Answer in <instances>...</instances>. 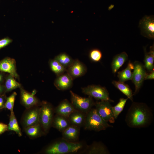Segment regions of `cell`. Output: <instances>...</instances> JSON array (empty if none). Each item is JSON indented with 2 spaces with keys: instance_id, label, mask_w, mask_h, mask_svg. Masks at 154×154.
Wrapping results in <instances>:
<instances>
[{
  "instance_id": "1",
  "label": "cell",
  "mask_w": 154,
  "mask_h": 154,
  "mask_svg": "<svg viewBox=\"0 0 154 154\" xmlns=\"http://www.w3.org/2000/svg\"><path fill=\"white\" fill-rule=\"evenodd\" d=\"M153 116L151 110L146 104L133 102L126 114L125 121L130 127H145L151 123Z\"/></svg>"
},
{
  "instance_id": "2",
  "label": "cell",
  "mask_w": 154,
  "mask_h": 154,
  "mask_svg": "<svg viewBox=\"0 0 154 154\" xmlns=\"http://www.w3.org/2000/svg\"><path fill=\"white\" fill-rule=\"evenodd\" d=\"M83 146L80 142H72L63 138L52 142L43 150L42 153L46 154H66L76 153Z\"/></svg>"
},
{
  "instance_id": "3",
  "label": "cell",
  "mask_w": 154,
  "mask_h": 154,
  "mask_svg": "<svg viewBox=\"0 0 154 154\" xmlns=\"http://www.w3.org/2000/svg\"><path fill=\"white\" fill-rule=\"evenodd\" d=\"M83 127L85 130L99 131L113 126L100 115L95 108H92L86 114Z\"/></svg>"
},
{
  "instance_id": "4",
  "label": "cell",
  "mask_w": 154,
  "mask_h": 154,
  "mask_svg": "<svg viewBox=\"0 0 154 154\" xmlns=\"http://www.w3.org/2000/svg\"><path fill=\"white\" fill-rule=\"evenodd\" d=\"M54 113V109L51 104L46 101H43L41 103L39 122L45 134L48 132L52 127Z\"/></svg>"
},
{
  "instance_id": "5",
  "label": "cell",
  "mask_w": 154,
  "mask_h": 154,
  "mask_svg": "<svg viewBox=\"0 0 154 154\" xmlns=\"http://www.w3.org/2000/svg\"><path fill=\"white\" fill-rule=\"evenodd\" d=\"M71 103L77 110L87 113L94 106L95 103L90 96L84 98L80 96L70 90Z\"/></svg>"
},
{
  "instance_id": "6",
  "label": "cell",
  "mask_w": 154,
  "mask_h": 154,
  "mask_svg": "<svg viewBox=\"0 0 154 154\" xmlns=\"http://www.w3.org/2000/svg\"><path fill=\"white\" fill-rule=\"evenodd\" d=\"M82 92L97 100L114 101L110 99L109 92L106 88L99 85H92L82 88Z\"/></svg>"
},
{
  "instance_id": "7",
  "label": "cell",
  "mask_w": 154,
  "mask_h": 154,
  "mask_svg": "<svg viewBox=\"0 0 154 154\" xmlns=\"http://www.w3.org/2000/svg\"><path fill=\"white\" fill-rule=\"evenodd\" d=\"M134 69L131 80L135 86L133 95L136 94L142 86L147 74L144 65L140 62L135 61L133 63Z\"/></svg>"
},
{
  "instance_id": "8",
  "label": "cell",
  "mask_w": 154,
  "mask_h": 154,
  "mask_svg": "<svg viewBox=\"0 0 154 154\" xmlns=\"http://www.w3.org/2000/svg\"><path fill=\"white\" fill-rule=\"evenodd\" d=\"M40 107L35 106L26 109L23 114L21 123L23 129L27 127L40 124L39 114Z\"/></svg>"
},
{
  "instance_id": "9",
  "label": "cell",
  "mask_w": 154,
  "mask_h": 154,
  "mask_svg": "<svg viewBox=\"0 0 154 154\" xmlns=\"http://www.w3.org/2000/svg\"><path fill=\"white\" fill-rule=\"evenodd\" d=\"M95 109L100 115L106 122L110 123L115 122L112 106L108 100L100 101L95 103Z\"/></svg>"
},
{
  "instance_id": "10",
  "label": "cell",
  "mask_w": 154,
  "mask_h": 154,
  "mask_svg": "<svg viewBox=\"0 0 154 154\" xmlns=\"http://www.w3.org/2000/svg\"><path fill=\"white\" fill-rule=\"evenodd\" d=\"M141 34L149 39L154 38V18L153 16L145 15L139 22Z\"/></svg>"
},
{
  "instance_id": "11",
  "label": "cell",
  "mask_w": 154,
  "mask_h": 154,
  "mask_svg": "<svg viewBox=\"0 0 154 154\" xmlns=\"http://www.w3.org/2000/svg\"><path fill=\"white\" fill-rule=\"evenodd\" d=\"M20 89L21 102L26 109L40 105L41 103L35 96L36 93L35 90L30 93L25 90L22 86Z\"/></svg>"
},
{
  "instance_id": "12",
  "label": "cell",
  "mask_w": 154,
  "mask_h": 154,
  "mask_svg": "<svg viewBox=\"0 0 154 154\" xmlns=\"http://www.w3.org/2000/svg\"><path fill=\"white\" fill-rule=\"evenodd\" d=\"M0 72L8 73L15 78L19 79L16 61L13 58L7 57L0 60Z\"/></svg>"
},
{
  "instance_id": "13",
  "label": "cell",
  "mask_w": 154,
  "mask_h": 154,
  "mask_svg": "<svg viewBox=\"0 0 154 154\" xmlns=\"http://www.w3.org/2000/svg\"><path fill=\"white\" fill-rule=\"evenodd\" d=\"M67 73L73 79L84 75L86 72V66L78 59L74 60L68 68Z\"/></svg>"
},
{
  "instance_id": "14",
  "label": "cell",
  "mask_w": 154,
  "mask_h": 154,
  "mask_svg": "<svg viewBox=\"0 0 154 154\" xmlns=\"http://www.w3.org/2000/svg\"><path fill=\"white\" fill-rule=\"evenodd\" d=\"M73 79L68 73L58 76L54 84L57 89L64 90L70 88L72 86Z\"/></svg>"
},
{
  "instance_id": "15",
  "label": "cell",
  "mask_w": 154,
  "mask_h": 154,
  "mask_svg": "<svg viewBox=\"0 0 154 154\" xmlns=\"http://www.w3.org/2000/svg\"><path fill=\"white\" fill-rule=\"evenodd\" d=\"M82 153L87 154H109L110 152L105 145L100 142L94 141L86 145Z\"/></svg>"
},
{
  "instance_id": "16",
  "label": "cell",
  "mask_w": 154,
  "mask_h": 154,
  "mask_svg": "<svg viewBox=\"0 0 154 154\" xmlns=\"http://www.w3.org/2000/svg\"><path fill=\"white\" fill-rule=\"evenodd\" d=\"M80 127L70 125L62 132V138L70 142H77L80 135Z\"/></svg>"
},
{
  "instance_id": "17",
  "label": "cell",
  "mask_w": 154,
  "mask_h": 154,
  "mask_svg": "<svg viewBox=\"0 0 154 154\" xmlns=\"http://www.w3.org/2000/svg\"><path fill=\"white\" fill-rule=\"evenodd\" d=\"M76 110L71 103L65 99L62 101L54 109V113L67 118L70 114Z\"/></svg>"
},
{
  "instance_id": "18",
  "label": "cell",
  "mask_w": 154,
  "mask_h": 154,
  "mask_svg": "<svg viewBox=\"0 0 154 154\" xmlns=\"http://www.w3.org/2000/svg\"><path fill=\"white\" fill-rule=\"evenodd\" d=\"M86 116V114L76 110L70 114L68 118L70 125L80 127L83 126Z\"/></svg>"
},
{
  "instance_id": "19",
  "label": "cell",
  "mask_w": 154,
  "mask_h": 154,
  "mask_svg": "<svg viewBox=\"0 0 154 154\" xmlns=\"http://www.w3.org/2000/svg\"><path fill=\"white\" fill-rule=\"evenodd\" d=\"M70 125L68 118L56 114L53 117L52 127L62 133Z\"/></svg>"
},
{
  "instance_id": "20",
  "label": "cell",
  "mask_w": 154,
  "mask_h": 154,
  "mask_svg": "<svg viewBox=\"0 0 154 154\" xmlns=\"http://www.w3.org/2000/svg\"><path fill=\"white\" fill-rule=\"evenodd\" d=\"M128 55L125 52L118 54L114 56L111 64L112 72L116 73L118 69L127 60Z\"/></svg>"
},
{
  "instance_id": "21",
  "label": "cell",
  "mask_w": 154,
  "mask_h": 154,
  "mask_svg": "<svg viewBox=\"0 0 154 154\" xmlns=\"http://www.w3.org/2000/svg\"><path fill=\"white\" fill-rule=\"evenodd\" d=\"M145 56L144 65L146 69L149 72L154 70V44L151 46L150 51L147 52L146 48H144Z\"/></svg>"
},
{
  "instance_id": "22",
  "label": "cell",
  "mask_w": 154,
  "mask_h": 154,
  "mask_svg": "<svg viewBox=\"0 0 154 154\" xmlns=\"http://www.w3.org/2000/svg\"><path fill=\"white\" fill-rule=\"evenodd\" d=\"M24 130L31 138H37L45 134L40 124L27 127L24 128Z\"/></svg>"
},
{
  "instance_id": "23",
  "label": "cell",
  "mask_w": 154,
  "mask_h": 154,
  "mask_svg": "<svg viewBox=\"0 0 154 154\" xmlns=\"http://www.w3.org/2000/svg\"><path fill=\"white\" fill-rule=\"evenodd\" d=\"M134 69L133 63L129 61L127 67L124 69L119 71L117 73V77L119 81L125 82L131 80L133 75L132 70Z\"/></svg>"
},
{
  "instance_id": "24",
  "label": "cell",
  "mask_w": 154,
  "mask_h": 154,
  "mask_svg": "<svg viewBox=\"0 0 154 154\" xmlns=\"http://www.w3.org/2000/svg\"><path fill=\"white\" fill-rule=\"evenodd\" d=\"M112 83L117 89L127 96L128 99L133 102V94L129 86L124 82L113 80Z\"/></svg>"
},
{
  "instance_id": "25",
  "label": "cell",
  "mask_w": 154,
  "mask_h": 154,
  "mask_svg": "<svg viewBox=\"0 0 154 154\" xmlns=\"http://www.w3.org/2000/svg\"><path fill=\"white\" fill-rule=\"evenodd\" d=\"M15 78L9 74L5 76L4 85L6 93L11 92L17 88H20L22 86L21 84L17 82Z\"/></svg>"
},
{
  "instance_id": "26",
  "label": "cell",
  "mask_w": 154,
  "mask_h": 154,
  "mask_svg": "<svg viewBox=\"0 0 154 154\" xmlns=\"http://www.w3.org/2000/svg\"><path fill=\"white\" fill-rule=\"evenodd\" d=\"M8 125V130L15 131L19 137L22 134L13 111L11 112L9 119Z\"/></svg>"
},
{
  "instance_id": "27",
  "label": "cell",
  "mask_w": 154,
  "mask_h": 154,
  "mask_svg": "<svg viewBox=\"0 0 154 154\" xmlns=\"http://www.w3.org/2000/svg\"><path fill=\"white\" fill-rule=\"evenodd\" d=\"M54 59L66 68L68 67L74 60L68 54L64 52L58 54L55 57Z\"/></svg>"
},
{
  "instance_id": "28",
  "label": "cell",
  "mask_w": 154,
  "mask_h": 154,
  "mask_svg": "<svg viewBox=\"0 0 154 154\" xmlns=\"http://www.w3.org/2000/svg\"><path fill=\"white\" fill-rule=\"evenodd\" d=\"M49 64L51 70L58 76L63 74L66 70V68L54 59L50 60Z\"/></svg>"
},
{
  "instance_id": "29",
  "label": "cell",
  "mask_w": 154,
  "mask_h": 154,
  "mask_svg": "<svg viewBox=\"0 0 154 154\" xmlns=\"http://www.w3.org/2000/svg\"><path fill=\"white\" fill-rule=\"evenodd\" d=\"M128 99L127 98L125 99L120 98L117 104L114 106L112 107L113 114L115 119H117L118 116L123 110Z\"/></svg>"
},
{
  "instance_id": "30",
  "label": "cell",
  "mask_w": 154,
  "mask_h": 154,
  "mask_svg": "<svg viewBox=\"0 0 154 154\" xmlns=\"http://www.w3.org/2000/svg\"><path fill=\"white\" fill-rule=\"evenodd\" d=\"M17 95V93L14 92L9 96L7 97L4 108L9 110L11 112L13 111L14 106Z\"/></svg>"
},
{
  "instance_id": "31",
  "label": "cell",
  "mask_w": 154,
  "mask_h": 154,
  "mask_svg": "<svg viewBox=\"0 0 154 154\" xmlns=\"http://www.w3.org/2000/svg\"><path fill=\"white\" fill-rule=\"evenodd\" d=\"M89 56L92 61L94 62L100 61L102 57V54L101 51L98 49L91 50L89 53Z\"/></svg>"
},
{
  "instance_id": "32",
  "label": "cell",
  "mask_w": 154,
  "mask_h": 154,
  "mask_svg": "<svg viewBox=\"0 0 154 154\" xmlns=\"http://www.w3.org/2000/svg\"><path fill=\"white\" fill-rule=\"evenodd\" d=\"M12 41V40L8 37H6L0 40V50L8 45Z\"/></svg>"
},
{
  "instance_id": "33",
  "label": "cell",
  "mask_w": 154,
  "mask_h": 154,
  "mask_svg": "<svg viewBox=\"0 0 154 154\" xmlns=\"http://www.w3.org/2000/svg\"><path fill=\"white\" fill-rule=\"evenodd\" d=\"M7 97L5 94L0 96V110L4 108Z\"/></svg>"
},
{
  "instance_id": "34",
  "label": "cell",
  "mask_w": 154,
  "mask_h": 154,
  "mask_svg": "<svg viewBox=\"0 0 154 154\" xmlns=\"http://www.w3.org/2000/svg\"><path fill=\"white\" fill-rule=\"evenodd\" d=\"M8 130V125L7 124L0 122V134Z\"/></svg>"
},
{
  "instance_id": "35",
  "label": "cell",
  "mask_w": 154,
  "mask_h": 154,
  "mask_svg": "<svg viewBox=\"0 0 154 154\" xmlns=\"http://www.w3.org/2000/svg\"><path fill=\"white\" fill-rule=\"evenodd\" d=\"M154 79V71L150 72L149 74H147L145 78V80H153Z\"/></svg>"
},
{
  "instance_id": "36",
  "label": "cell",
  "mask_w": 154,
  "mask_h": 154,
  "mask_svg": "<svg viewBox=\"0 0 154 154\" xmlns=\"http://www.w3.org/2000/svg\"><path fill=\"white\" fill-rule=\"evenodd\" d=\"M6 93L5 86L3 84H0V96L5 94Z\"/></svg>"
},
{
  "instance_id": "37",
  "label": "cell",
  "mask_w": 154,
  "mask_h": 154,
  "mask_svg": "<svg viewBox=\"0 0 154 154\" xmlns=\"http://www.w3.org/2000/svg\"><path fill=\"white\" fill-rule=\"evenodd\" d=\"M5 76L3 73L0 72V84H3L4 82Z\"/></svg>"
}]
</instances>
